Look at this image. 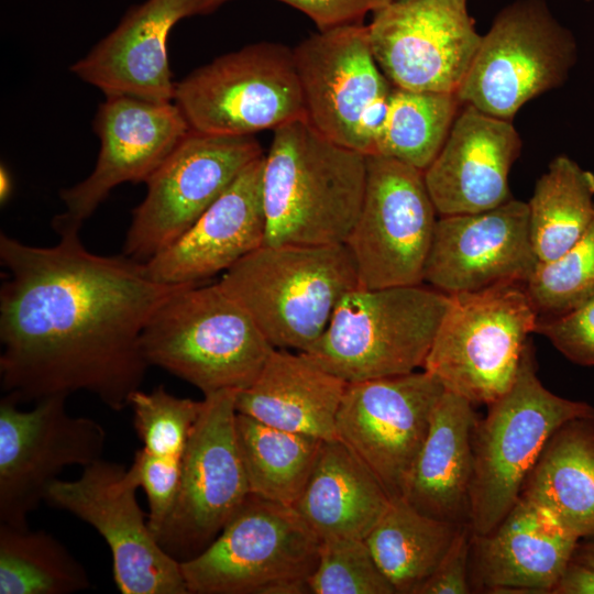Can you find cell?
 Here are the masks:
<instances>
[{
	"instance_id": "obj_32",
	"label": "cell",
	"mask_w": 594,
	"mask_h": 594,
	"mask_svg": "<svg viewBox=\"0 0 594 594\" xmlns=\"http://www.w3.org/2000/svg\"><path fill=\"white\" fill-rule=\"evenodd\" d=\"M90 586L85 566L54 536L0 524V594H70Z\"/></svg>"
},
{
	"instance_id": "obj_4",
	"label": "cell",
	"mask_w": 594,
	"mask_h": 594,
	"mask_svg": "<svg viewBox=\"0 0 594 594\" xmlns=\"http://www.w3.org/2000/svg\"><path fill=\"white\" fill-rule=\"evenodd\" d=\"M219 284L245 309L274 349L308 351L333 311L359 287L344 244L261 245Z\"/></svg>"
},
{
	"instance_id": "obj_22",
	"label": "cell",
	"mask_w": 594,
	"mask_h": 594,
	"mask_svg": "<svg viewBox=\"0 0 594 594\" xmlns=\"http://www.w3.org/2000/svg\"><path fill=\"white\" fill-rule=\"evenodd\" d=\"M264 156L251 163L178 240L144 263L153 280L198 284L263 245Z\"/></svg>"
},
{
	"instance_id": "obj_40",
	"label": "cell",
	"mask_w": 594,
	"mask_h": 594,
	"mask_svg": "<svg viewBox=\"0 0 594 594\" xmlns=\"http://www.w3.org/2000/svg\"><path fill=\"white\" fill-rule=\"evenodd\" d=\"M473 530L461 525L454 539L431 576L417 594H468L471 591L470 559Z\"/></svg>"
},
{
	"instance_id": "obj_26",
	"label": "cell",
	"mask_w": 594,
	"mask_h": 594,
	"mask_svg": "<svg viewBox=\"0 0 594 594\" xmlns=\"http://www.w3.org/2000/svg\"><path fill=\"white\" fill-rule=\"evenodd\" d=\"M473 404L444 391L414 463L404 498L418 512L457 525L470 524L473 479Z\"/></svg>"
},
{
	"instance_id": "obj_33",
	"label": "cell",
	"mask_w": 594,
	"mask_h": 594,
	"mask_svg": "<svg viewBox=\"0 0 594 594\" xmlns=\"http://www.w3.org/2000/svg\"><path fill=\"white\" fill-rule=\"evenodd\" d=\"M460 105L457 94L394 87L374 154L424 172L442 148Z\"/></svg>"
},
{
	"instance_id": "obj_21",
	"label": "cell",
	"mask_w": 594,
	"mask_h": 594,
	"mask_svg": "<svg viewBox=\"0 0 594 594\" xmlns=\"http://www.w3.org/2000/svg\"><path fill=\"white\" fill-rule=\"evenodd\" d=\"M521 141L509 120L464 106L425 183L439 216L475 213L507 200L508 177Z\"/></svg>"
},
{
	"instance_id": "obj_15",
	"label": "cell",
	"mask_w": 594,
	"mask_h": 594,
	"mask_svg": "<svg viewBox=\"0 0 594 594\" xmlns=\"http://www.w3.org/2000/svg\"><path fill=\"white\" fill-rule=\"evenodd\" d=\"M64 395L35 402L30 410L6 394L0 400V524L26 528L50 486L70 465L101 460L106 430L95 419L74 417Z\"/></svg>"
},
{
	"instance_id": "obj_9",
	"label": "cell",
	"mask_w": 594,
	"mask_h": 594,
	"mask_svg": "<svg viewBox=\"0 0 594 594\" xmlns=\"http://www.w3.org/2000/svg\"><path fill=\"white\" fill-rule=\"evenodd\" d=\"M578 58L572 33L539 0L499 12L482 36L457 96L464 106L504 120L566 80Z\"/></svg>"
},
{
	"instance_id": "obj_16",
	"label": "cell",
	"mask_w": 594,
	"mask_h": 594,
	"mask_svg": "<svg viewBox=\"0 0 594 594\" xmlns=\"http://www.w3.org/2000/svg\"><path fill=\"white\" fill-rule=\"evenodd\" d=\"M138 488L125 465L101 459L74 481L53 482L45 502L89 524L106 540L122 594H188L179 561L162 548L145 519Z\"/></svg>"
},
{
	"instance_id": "obj_23",
	"label": "cell",
	"mask_w": 594,
	"mask_h": 594,
	"mask_svg": "<svg viewBox=\"0 0 594 594\" xmlns=\"http://www.w3.org/2000/svg\"><path fill=\"white\" fill-rule=\"evenodd\" d=\"M195 14L198 0H146L132 7L70 70L106 97L173 101L176 82L167 58V37L178 21Z\"/></svg>"
},
{
	"instance_id": "obj_6",
	"label": "cell",
	"mask_w": 594,
	"mask_h": 594,
	"mask_svg": "<svg viewBox=\"0 0 594 594\" xmlns=\"http://www.w3.org/2000/svg\"><path fill=\"white\" fill-rule=\"evenodd\" d=\"M449 299L421 284L356 287L302 353L346 383L414 372L424 366Z\"/></svg>"
},
{
	"instance_id": "obj_2",
	"label": "cell",
	"mask_w": 594,
	"mask_h": 594,
	"mask_svg": "<svg viewBox=\"0 0 594 594\" xmlns=\"http://www.w3.org/2000/svg\"><path fill=\"white\" fill-rule=\"evenodd\" d=\"M365 183L363 153L328 140L306 119L275 129L263 164V244H343Z\"/></svg>"
},
{
	"instance_id": "obj_11",
	"label": "cell",
	"mask_w": 594,
	"mask_h": 594,
	"mask_svg": "<svg viewBox=\"0 0 594 594\" xmlns=\"http://www.w3.org/2000/svg\"><path fill=\"white\" fill-rule=\"evenodd\" d=\"M320 539L294 506L250 493L216 539L179 562L188 594H262L286 580H308Z\"/></svg>"
},
{
	"instance_id": "obj_39",
	"label": "cell",
	"mask_w": 594,
	"mask_h": 594,
	"mask_svg": "<svg viewBox=\"0 0 594 594\" xmlns=\"http://www.w3.org/2000/svg\"><path fill=\"white\" fill-rule=\"evenodd\" d=\"M231 0H198V14H208ZM307 15L319 31L363 23L367 13H374L393 0H275Z\"/></svg>"
},
{
	"instance_id": "obj_18",
	"label": "cell",
	"mask_w": 594,
	"mask_h": 594,
	"mask_svg": "<svg viewBox=\"0 0 594 594\" xmlns=\"http://www.w3.org/2000/svg\"><path fill=\"white\" fill-rule=\"evenodd\" d=\"M372 14L371 50L394 87L457 94L482 40L468 0H393Z\"/></svg>"
},
{
	"instance_id": "obj_31",
	"label": "cell",
	"mask_w": 594,
	"mask_h": 594,
	"mask_svg": "<svg viewBox=\"0 0 594 594\" xmlns=\"http://www.w3.org/2000/svg\"><path fill=\"white\" fill-rule=\"evenodd\" d=\"M527 204L535 254L539 262L554 260L593 220L594 174L569 156H557L537 180Z\"/></svg>"
},
{
	"instance_id": "obj_17",
	"label": "cell",
	"mask_w": 594,
	"mask_h": 594,
	"mask_svg": "<svg viewBox=\"0 0 594 594\" xmlns=\"http://www.w3.org/2000/svg\"><path fill=\"white\" fill-rule=\"evenodd\" d=\"M442 384L422 370L346 383L338 439L375 475L392 501L404 498Z\"/></svg>"
},
{
	"instance_id": "obj_29",
	"label": "cell",
	"mask_w": 594,
	"mask_h": 594,
	"mask_svg": "<svg viewBox=\"0 0 594 594\" xmlns=\"http://www.w3.org/2000/svg\"><path fill=\"white\" fill-rule=\"evenodd\" d=\"M461 525L429 517L405 499L391 501L365 541L399 594H417L449 550Z\"/></svg>"
},
{
	"instance_id": "obj_34",
	"label": "cell",
	"mask_w": 594,
	"mask_h": 594,
	"mask_svg": "<svg viewBox=\"0 0 594 594\" xmlns=\"http://www.w3.org/2000/svg\"><path fill=\"white\" fill-rule=\"evenodd\" d=\"M526 289L538 314L546 316L564 314L594 297V217L570 249L538 263Z\"/></svg>"
},
{
	"instance_id": "obj_30",
	"label": "cell",
	"mask_w": 594,
	"mask_h": 594,
	"mask_svg": "<svg viewBox=\"0 0 594 594\" xmlns=\"http://www.w3.org/2000/svg\"><path fill=\"white\" fill-rule=\"evenodd\" d=\"M235 433L250 492L294 506L310 477L323 441L274 428L238 411Z\"/></svg>"
},
{
	"instance_id": "obj_12",
	"label": "cell",
	"mask_w": 594,
	"mask_h": 594,
	"mask_svg": "<svg viewBox=\"0 0 594 594\" xmlns=\"http://www.w3.org/2000/svg\"><path fill=\"white\" fill-rule=\"evenodd\" d=\"M437 215L422 170L394 158L366 155L363 201L343 243L359 287L422 284Z\"/></svg>"
},
{
	"instance_id": "obj_42",
	"label": "cell",
	"mask_w": 594,
	"mask_h": 594,
	"mask_svg": "<svg viewBox=\"0 0 594 594\" xmlns=\"http://www.w3.org/2000/svg\"><path fill=\"white\" fill-rule=\"evenodd\" d=\"M572 560L594 566V536L579 540Z\"/></svg>"
},
{
	"instance_id": "obj_5",
	"label": "cell",
	"mask_w": 594,
	"mask_h": 594,
	"mask_svg": "<svg viewBox=\"0 0 594 594\" xmlns=\"http://www.w3.org/2000/svg\"><path fill=\"white\" fill-rule=\"evenodd\" d=\"M473 430L470 525L486 535L505 518L550 437L565 422L594 418V407L547 389L527 342L510 387L491 403Z\"/></svg>"
},
{
	"instance_id": "obj_25",
	"label": "cell",
	"mask_w": 594,
	"mask_h": 594,
	"mask_svg": "<svg viewBox=\"0 0 594 594\" xmlns=\"http://www.w3.org/2000/svg\"><path fill=\"white\" fill-rule=\"evenodd\" d=\"M345 386L305 353L274 349L255 381L235 393V409L274 428L334 441Z\"/></svg>"
},
{
	"instance_id": "obj_8",
	"label": "cell",
	"mask_w": 594,
	"mask_h": 594,
	"mask_svg": "<svg viewBox=\"0 0 594 594\" xmlns=\"http://www.w3.org/2000/svg\"><path fill=\"white\" fill-rule=\"evenodd\" d=\"M173 101L190 130L253 135L305 119L293 50L257 42L200 66L176 82Z\"/></svg>"
},
{
	"instance_id": "obj_37",
	"label": "cell",
	"mask_w": 594,
	"mask_h": 594,
	"mask_svg": "<svg viewBox=\"0 0 594 594\" xmlns=\"http://www.w3.org/2000/svg\"><path fill=\"white\" fill-rule=\"evenodd\" d=\"M183 460H168L150 454L144 449L134 453L128 468L148 502V526L156 537L169 516L177 498Z\"/></svg>"
},
{
	"instance_id": "obj_43",
	"label": "cell",
	"mask_w": 594,
	"mask_h": 594,
	"mask_svg": "<svg viewBox=\"0 0 594 594\" xmlns=\"http://www.w3.org/2000/svg\"><path fill=\"white\" fill-rule=\"evenodd\" d=\"M12 183L8 170L2 166L0 173V197L1 201H6L11 193Z\"/></svg>"
},
{
	"instance_id": "obj_41",
	"label": "cell",
	"mask_w": 594,
	"mask_h": 594,
	"mask_svg": "<svg viewBox=\"0 0 594 594\" xmlns=\"http://www.w3.org/2000/svg\"><path fill=\"white\" fill-rule=\"evenodd\" d=\"M551 594H594V566L571 560Z\"/></svg>"
},
{
	"instance_id": "obj_20",
	"label": "cell",
	"mask_w": 594,
	"mask_h": 594,
	"mask_svg": "<svg viewBox=\"0 0 594 594\" xmlns=\"http://www.w3.org/2000/svg\"><path fill=\"white\" fill-rule=\"evenodd\" d=\"M538 263L528 204L510 198L490 210L440 216L424 282L448 295L503 283L526 285Z\"/></svg>"
},
{
	"instance_id": "obj_13",
	"label": "cell",
	"mask_w": 594,
	"mask_h": 594,
	"mask_svg": "<svg viewBox=\"0 0 594 594\" xmlns=\"http://www.w3.org/2000/svg\"><path fill=\"white\" fill-rule=\"evenodd\" d=\"M263 155L253 135L189 130L145 182L147 191L133 210L123 254L145 263L172 245Z\"/></svg>"
},
{
	"instance_id": "obj_1",
	"label": "cell",
	"mask_w": 594,
	"mask_h": 594,
	"mask_svg": "<svg viewBox=\"0 0 594 594\" xmlns=\"http://www.w3.org/2000/svg\"><path fill=\"white\" fill-rule=\"evenodd\" d=\"M56 232L48 248L0 235L1 387L20 403L85 391L123 410L150 366L143 329L184 285L153 280L123 253H91L77 229Z\"/></svg>"
},
{
	"instance_id": "obj_35",
	"label": "cell",
	"mask_w": 594,
	"mask_h": 594,
	"mask_svg": "<svg viewBox=\"0 0 594 594\" xmlns=\"http://www.w3.org/2000/svg\"><path fill=\"white\" fill-rule=\"evenodd\" d=\"M201 405L202 400L177 397L164 386L151 392L135 391L129 407L142 449L158 458L183 460Z\"/></svg>"
},
{
	"instance_id": "obj_28",
	"label": "cell",
	"mask_w": 594,
	"mask_h": 594,
	"mask_svg": "<svg viewBox=\"0 0 594 594\" xmlns=\"http://www.w3.org/2000/svg\"><path fill=\"white\" fill-rule=\"evenodd\" d=\"M519 497L576 539L594 536V418L569 420L550 437Z\"/></svg>"
},
{
	"instance_id": "obj_7",
	"label": "cell",
	"mask_w": 594,
	"mask_h": 594,
	"mask_svg": "<svg viewBox=\"0 0 594 594\" xmlns=\"http://www.w3.org/2000/svg\"><path fill=\"white\" fill-rule=\"evenodd\" d=\"M449 298L422 370L446 391L490 405L513 384L538 311L522 283Z\"/></svg>"
},
{
	"instance_id": "obj_19",
	"label": "cell",
	"mask_w": 594,
	"mask_h": 594,
	"mask_svg": "<svg viewBox=\"0 0 594 594\" xmlns=\"http://www.w3.org/2000/svg\"><path fill=\"white\" fill-rule=\"evenodd\" d=\"M94 130L100 151L91 174L61 191L66 210L53 228L79 230L109 193L123 183H145L190 130L174 101L107 96Z\"/></svg>"
},
{
	"instance_id": "obj_14",
	"label": "cell",
	"mask_w": 594,
	"mask_h": 594,
	"mask_svg": "<svg viewBox=\"0 0 594 594\" xmlns=\"http://www.w3.org/2000/svg\"><path fill=\"white\" fill-rule=\"evenodd\" d=\"M235 393L204 396L187 441L177 498L156 535L179 562L205 550L251 493L237 441Z\"/></svg>"
},
{
	"instance_id": "obj_27",
	"label": "cell",
	"mask_w": 594,
	"mask_h": 594,
	"mask_svg": "<svg viewBox=\"0 0 594 594\" xmlns=\"http://www.w3.org/2000/svg\"><path fill=\"white\" fill-rule=\"evenodd\" d=\"M391 501L367 466L334 440L323 441L294 508L320 541L365 539Z\"/></svg>"
},
{
	"instance_id": "obj_38",
	"label": "cell",
	"mask_w": 594,
	"mask_h": 594,
	"mask_svg": "<svg viewBox=\"0 0 594 594\" xmlns=\"http://www.w3.org/2000/svg\"><path fill=\"white\" fill-rule=\"evenodd\" d=\"M535 332L569 361L594 366V297L564 314L538 318Z\"/></svg>"
},
{
	"instance_id": "obj_3",
	"label": "cell",
	"mask_w": 594,
	"mask_h": 594,
	"mask_svg": "<svg viewBox=\"0 0 594 594\" xmlns=\"http://www.w3.org/2000/svg\"><path fill=\"white\" fill-rule=\"evenodd\" d=\"M145 360L204 396L241 391L274 350L245 309L218 283L187 284L152 314L141 336Z\"/></svg>"
},
{
	"instance_id": "obj_36",
	"label": "cell",
	"mask_w": 594,
	"mask_h": 594,
	"mask_svg": "<svg viewBox=\"0 0 594 594\" xmlns=\"http://www.w3.org/2000/svg\"><path fill=\"white\" fill-rule=\"evenodd\" d=\"M311 594H394L365 539L320 541L318 562L308 578Z\"/></svg>"
},
{
	"instance_id": "obj_10",
	"label": "cell",
	"mask_w": 594,
	"mask_h": 594,
	"mask_svg": "<svg viewBox=\"0 0 594 594\" xmlns=\"http://www.w3.org/2000/svg\"><path fill=\"white\" fill-rule=\"evenodd\" d=\"M293 55L306 121L339 145L374 154L394 86L375 61L367 25L318 30Z\"/></svg>"
},
{
	"instance_id": "obj_24",
	"label": "cell",
	"mask_w": 594,
	"mask_h": 594,
	"mask_svg": "<svg viewBox=\"0 0 594 594\" xmlns=\"http://www.w3.org/2000/svg\"><path fill=\"white\" fill-rule=\"evenodd\" d=\"M578 542L543 508L519 497L494 530L473 534L470 573L490 592L551 594Z\"/></svg>"
}]
</instances>
